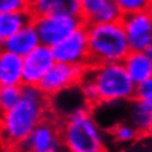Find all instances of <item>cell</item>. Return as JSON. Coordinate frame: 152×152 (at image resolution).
Here are the masks:
<instances>
[{
	"instance_id": "d6986e66",
	"label": "cell",
	"mask_w": 152,
	"mask_h": 152,
	"mask_svg": "<svg viewBox=\"0 0 152 152\" xmlns=\"http://www.w3.org/2000/svg\"><path fill=\"white\" fill-rule=\"evenodd\" d=\"M111 135L117 143L128 144L137 140L139 137V132L129 123H117L111 128Z\"/></svg>"
},
{
	"instance_id": "5b68a950",
	"label": "cell",
	"mask_w": 152,
	"mask_h": 152,
	"mask_svg": "<svg viewBox=\"0 0 152 152\" xmlns=\"http://www.w3.org/2000/svg\"><path fill=\"white\" fill-rule=\"evenodd\" d=\"M88 67L84 64L56 62L37 86L48 98H53L62 92L80 85L88 72Z\"/></svg>"
},
{
	"instance_id": "603a6c76",
	"label": "cell",
	"mask_w": 152,
	"mask_h": 152,
	"mask_svg": "<svg viewBox=\"0 0 152 152\" xmlns=\"http://www.w3.org/2000/svg\"><path fill=\"white\" fill-rule=\"evenodd\" d=\"M144 50H146V53L151 57V59H152V41H151L150 44H148V47H147L146 49H144Z\"/></svg>"
},
{
	"instance_id": "484cf974",
	"label": "cell",
	"mask_w": 152,
	"mask_h": 152,
	"mask_svg": "<svg viewBox=\"0 0 152 152\" xmlns=\"http://www.w3.org/2000/svg\"><path fill=\"white\" fill-rule=\"evenodd\" d=\"M59 152H68V151H66V150H62V151H59Z\"/></svg>"
},
{
	"instance_id": "9c48e42d",
	"label": "cell",
	"mask_w": 152,
	"mask_h": 152,
	"mask_svg": "<svg viewBox=\"0 0 152 152\" xmlns=\"http://www.w3.org/2000/svg\"><path fill=\"white\" fill-rule=\"evenodd\" d=\"M121 23L132 50H144L152 41V9L125 14Z\"/></svg>"
},
{
	"instance_id": "d4e9b609",
	"label": "cell",
	"mask_w": 152,
	"mask_h": 152,
	"mask_svg": "<svg viewBox=\"0 0 152 152\" xmlns=\"http://www.w3.org/2000/svg\"><path fill=\"white\" fill-rule=\"evenodd\" d=\"M12 152H40V151H35V150H23V148H17Z\"/></svg>"
},
{
	"instance_id": "e0dca14e",
	"label": "cell",
	"mask_w": 152,
	"mask_h": 152,
	"mask_svg": "<svg viewBox=\"0 0 152 152\" xmlns=\"http://www.w3.org/2000/svg\"><path fill=\"white\" fill-rule=\"evenodd\" d=\"M128 121L139 132L140 135H146V132L152 123V106L133 98L129 102Z\"/></svg>"
},
{
	"instance_id": "44dd1931",
	"label": "cell",
	"mask_w": 152,
	"mask_h": 152,
	"mask_svg": "<svg viewBox=\"0 0 152 152\" xmlns=\"http://www.w3.org/2000/svg\"><path fill=\"white\" fill-rule=\"evenodd\" d=\"M134 98L152 106V77L135 85Z\"/></svg>"
},
{
	"instance_id": "ac0fdd59",
	"label": "cell",
	"mask_w": 152,
	"mask_h": 152,
	"mask_svg": "<svg viewBox=\"0 0 152 152\" xmlns=\"http://www.w3.org/2000/svg\"><path fill=\"white\" fill-rule=\"evenodd\" d=\"M23 96V85L0 86V110L1 112L13 108Z\"/></svg>"
},
{
	"instance_id": "6da1fadb",
	"label": "cell",
	"mask_w": 152,
	"mask_h": 152,
	"mask_svg": "<svg viewBox=\"0 0 152 152\" xmlns=\"http://www.w3.org/2000/svg\"><path fill=\"white\" fill-rule=\"evenodd\" d=\"M50 98L39 86L23 85L22 99L8 111L1 112V138L7 152H10L27 139L32 130L49 113Z\"/></svg>"
},
{
	"instance_id": "7c38bea8",
	"label": "cell",
	"mask_w": 152,
	"mask_h": 152,
	"mask_svg": "<svg viewBox=\"0 0 152 152\" xmlns=\"http://www.w3.org/2000/svg\"><path fill=\"white\" fill-rule=\"evenodd\" d=\"M30 12L34 17L72 16L81 17L80 0H31Z\"/></svg>"
},
{
	"instance_id": "30bf717a",
	"label": "cell",
	"mask_w": 152,
	"mask_h": 152,
	"mask_svg": "<svg viewBox=\"0 0 152 152\" xmlns=\"http://www.w3.org/2000/svg\"><path fill=\"white\" fill-rule=\"evenodd\" d=\"M54 63L53 48L40 44L23 57V85L37 86Z\"/></svg>"
},
{
	"instance_id": "8992f818",
	"label": "cell",
	"mask_w": 152,
	"mask_h": 152,
	"mask_svg": "<svg viewBox=\"0 0 152 152\" xmlns=\"http://www.w3.org/2000/svg\"><path fill=\"white\" fill-rule=\"evenodd\" d=\"M34 25L37 30L40 43L48 47H56L62 40L72 35L76 30L86 25L81 17L72 16H48L36 17Z\"/></svg>"
},
{
	"instance_id": "7a4b0ae2",
	"label": "cell",
	"mask_w": 152,
	"mask_h": 152,
	"mask_svg": "<svg viewBox=\"0 0 152 152\" xmlns=\"http://www.w3.org/2000/svg\"><path fill=\"white\" fill-rule=\"evenodd\" d=\"M63 150L68 152H107L104 133L89 106L74 110L61 119Z\"/></svg>"
},
{
	"instance_id": "cb8c5ba5",
	"label": "cell",
	"mask_w": 152,
	"mask_h": 152,
	"mask_svg": "<svg viewBox=\"0 0 152 152\" xmlns=\"http://www.w3.org/2000/svg\"><path fill=\"white\" fill-rule=\"evenodd\" d=\"M146 137L152 140V123H151V125H150V128H148V130L146 132Z\"/></svg>"
},
{
	"instance_id": "5bb4252c",
	"label": "cell",
	"mask_w": 152,
	"mask_h": 152,
	"mask_svg": "<svg viewBox=\"0 0 152 152\" xmlns=\"http://www.w3.org/2000/svg\"><path fill=\"white\" fill-rule=\"evenodd\" d=\"M23 85V57L1 50L0 53V86Z\"/></svg>"
},
{
	"instance_id": "ba28073f",
	"label": "cell",
	"mask_w": 152,
	"mask_h": 152,
	"mask_svg": "<svg viewBox=\"0 0 152 152\" xmlns=\"http://www.w3.org/2000/svg\"><path fill=\"white\" fill-rule=\"evenodd\" d=\"M53 54L56 62L90 66L86 25L53 47Z\"/></svg>"
},
{
	"instance_id": "3957f363",
	"label": "cell",
	"mask_w": 152,
	"mask_h": 152,
	"mask_svg": "<svg viewBox=\"0 0 152 152\" xmlns=\"http://www.w3.org/2000/svg\"><path fill=\"white\" fill-rule=\"evenodd\" d=\"M90 64L123 62L132 50L121 21L86 23Z\"/></svg>"
},
{
	"instance_id": "277c9868",
	"label": "cell",
	"mask_w": 152,
	"mask_h": 152,
	"mask_svg": "<svg viewBox=\"0 0 152 152\" xmlns=\"http://www.w3.org/2000/svg\"><path fill=\"white\" fill-rule=\"evenodd\" d=\"M85 76L96 85L101 104L124 103L134 98L135 84L123 62L90 64Z\"/></svg>"
},
{
	"instance_id": "4fadbf2b",
	"label": "cell",
	"mask_w": 152,
	"mask_h": 152,
	"mask_svg": "<svg viewBox=\"0 0 152 152\" xmlns=\"http://www.w3.org/2000/svg\"><path fill=\"white\" fill-rule=\"evenodd\" d=\"M0 43H1V50L14 53V54L21 57H26L28 53H31L34 49L41 44L34 22L25 26L14 35L9 36L8 39L0 41Z\"/></svg>"
},
{
	"instance_id": "2e32d148",
	"label": "cell",
	"mask_w": 152,
	"mask_h": 152,
	"mask_svg": "<svg viewBox=\"0 0 152 152\" xmlns=\"http://www.w3.org/2000/svg\"><path fill=\"white\" fill-rule=\"evenodd\" d=\"M35 17L28 10L0 13V41L14 35L25 26L32 23Z\"/></svg>"
},
{
	"instance_id": "52a82bcc",
	"label": "cell",
	"mask_w": 152,
	"mask_h": 152,
	"mask_svg": "<svg viewBox=\"0 0 152 152\" xmlns=\"http://www.w3.org/2000/svg\"><path fill=\"white\" fill-rule=\"evenodd\" d=\"M17 148L35 150L40 152L62 151L63 144H62V137H61V119H57L52 113L48 115L34 129L31 134L27 137V139L25 142H22Z\"/></svg>"
},
{
	"instance_id": "9a60e30c",
	"label": "cell",
	"mask_w": 152,
	"mask_h": 152,
	"mask_svg": "<svg viewBox=\"0 0 152 152\" xmlns=\"http://www.w3.org/2000/svg\"><path fill=\"white\" fill-rule=\"evenodd\" d=\"M123 64L135 85L152 77V59L146 50H130Z\"/></svg>"
},
{
	"instance_id": "8fae6325",
	"label": "cell",
	"mask_w": 152,
	"mask_h": 152,
	"mask_svg": "<svg viewBox=\"0 0 152 152\" xmlns=\"http://www.w3.org/2000/svg\"><path fill=\"white\" fill-rule=\"evenodd\" d=\"M81 18L85 23H110L121 21V13L115 0H80Z\"/></svg>"
},
{
	"instance_id": "7402d4cb",
	"label": "cell",
	"mask_w": 152,
	"mask_h": 152,
	"mask_svg": "<svg viewBox=\"0 0 152 152\" xmlns=\"http://www.w3.org/2000/svg\"><path fill=\"white\" fill-rule=\"evenodd\" d=\"M31 0H0V13L28 10Z\"/></svg>"
},
{
	"instance_id": "ffe728a7",
	"label": "cell",
	"mask_w": 152,
	"mask_h": 152,
	"mask_svg": "<svg viewBox=\"0 0 152 152\" xmlns=\"http://www.w3.org/2000/svg\"><path fill=\"white\" fill-rule=\"evenodd\" d=\"M115 3L124 16L152 9V0H115Z\"/></svg>"
}]
</instances>
